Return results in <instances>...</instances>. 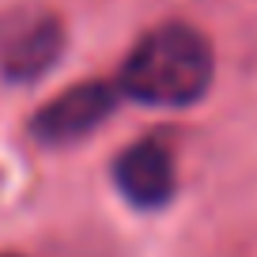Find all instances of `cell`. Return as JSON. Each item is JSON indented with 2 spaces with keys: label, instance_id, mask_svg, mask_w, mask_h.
I'll return each mask as SVG.
<instances>
[{
  "label": "cell",
  "instance_id": "cell-4",
  "mask_svg": "<svg viewBox=\"0 0 257 257\" xmlns=\"http://www.w3.org/2000/svg\"><path fill=\"white\" fill-rule=\"evenodd\" d=\"M113 182H117L121 197L137 208H163L174 197V155L167 152L163 140H137V144L121 152L113 163Z\"/></svg>",
  "mask_w": 257,
  "mask_h": 257
},
{
  "label": "cell",
  "instance_id": "cell-2",
  "mask_svg": "<svg viewBox=\"0 0 257 257\" xmlns=\"http://www.w3.org/2000/svg\"><path fill=\"white\" fill-rule=\"evenodd\" d=\"M64 53V23L57 12L23 4L0 16V72L16 83L42 80Z\"/></svg>",
  "mask_w": 257,
  "mask_h": 257
},
{
  "label": "cell",
  "instance_id": "cell-5",
  "mask_svg": "<svg viewBox=\"0 0 257 257\" xmlns=\"http://www.w3.org/2000/svg\"><path fill=\"white\" fill-rule=\"evenodd\" d=\"M4 257H8V253H4Z\"/></svg>",
  "mask_w": 257,
  "mask_h": 257
},
{
  "label": "cell",
  "instance_id": "cell-1",
  "mask_svg": "<svg viewBox=\"0 0 257 257\" xmlns=\"http://www.w3.org/2000/svg\"><path fill=\"white\" fill-rule=\"evenodd\" d=\"M212 46L197 27L163 23L133 46L117 87L148 106H193L212 87Z\"/></svg>",
  "mask_w": 257,
  "mask_h": 257
},
{
  "label": "cell",
  "instance_id": "cell-3",
  "mask_svg": "<svg viewBox=\"0 0 257 257\" xmlns=\"http://www.w3.org/2000/svg\"><path fill=\"white\" fill-rule=\"evenodd\" d=\"M121 98L117 83H102V80H91V83H76L68 87L64 95H57L53 102H46L31 121V133L34 140L49 148H64V144H76V140L91 137L98 125L113 113Z\"/></svg>",
  "mask_w": 257,
  "mask_h": 257
}]
</instances>
